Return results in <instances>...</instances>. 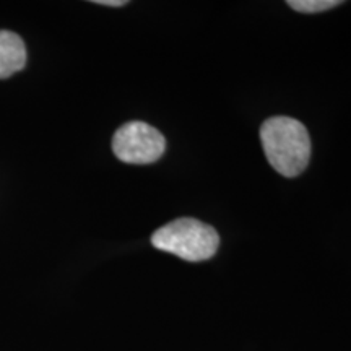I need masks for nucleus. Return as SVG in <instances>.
<instances>
[{"instance_id": "nucleus-1", "label": "nucleus", "mask_w": 351, "mask_h": 351, "mask_svg": "<svg viewBox=\"0 0 351 351\" xmlns=\"http://www.w3.org/2000/svg\"><path fill=\"white\" fill-rule=\"evenodd\" d=\"M261 142L276 173L296 178L311 160V138L300 121L287 116L270 117L261 127Z\"/></svg>"}, {"instance_id": "nucleus-2", "label": "nucleus", "mask_w": 351, "mask_h": 351, "mask_svg": "<svg viewBox=\"0 0 351 351\" xmlns=\"http://www.w3.org/2000/svg\"><path fill=\"white\" fill-rule=\"evenodd\" d=\"M153 247L187 262L212 258L218 251L219 236L215 228L195 218H178L158 228L152 236Z\"/></svg>"}, {"instance_id": "nucleus-3", "label": "nucleus", "mask_w": 351, "mask_h": 351, "mask_svg": "<svg viewBox=\"0 0 351 351\" xmlns=\"http://www.w3.org/2000/svg\"><path fill=\"white\" fill-rule=\"evenodd\" d=\"M166 140L160 130L145 122H127L112 137V152L127 165H152L163 156Z\"/></svg>"}, {"instance_id": "nucleus-4", "label": "nucleus", "mask_w": 351, "mask_h": 351, "mask_svg": "<svg viewBox=\"0 0 351 351\" xmlns=\"http://www.w3.org/2000/svg\"><path fill=\"white\" fill-rule=\"evenodd\" d=\"M26 64V46L16 33L0 32V78L12 77Z\"/></svg>"}, {"instance_id": "nucleus-5", "label": "nucleus", "mask_w": 351, "mask_h": 351, "mask_svg": "<svg viewBox=\"0 0 351 351\" xmlns=\"http://www.w3.org/2000/svg\"><path fill=\"white\" fill-rule=\"evenodd\" d=\"M340 0H288L293 10L301 13H319L340 5Z\"/></svg>"}, {"instance_id": "nucleus-6", "label": "nucleus", "mask_w": 351, "mask_h": 351, "mask_svg": "<svg viewBox=\"0 0 351 351\" xmlns=\"http://www.w3.org/2000/svg\"><path fill=\"white\" fill-rule=\"evenodd\" d=\"M95 3L104 7H124L127 5L125 0H95Z\"/></svg>"}]
</instances>
